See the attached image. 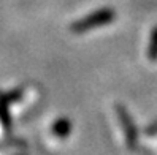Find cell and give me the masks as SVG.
Returning <instances> with one entry per match:
<instances>
[]
</instances>
